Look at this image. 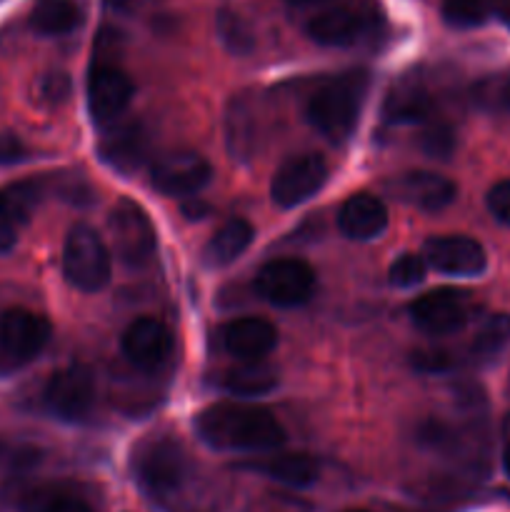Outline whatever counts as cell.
<instances>
[{
    "mask_svg": "<svg viewBox=\"0 0 510 512\" xmlns=\"http://www.w3.org/2000/svg\"><path fill=\"white\" fill-rule=\"evenodd\" d=\"M195 433L208 448L223 453H268L285 443L280 420L260 405H210L195 418Z\"/></svg>",
    "mask_w": 510,
    "mask_h": 512,
    "instance_id": "obj_1",
    "label": "cell"
},
{
    "mask_svg": "<svg viewBox=\"0 0 510 512\" xmlns=\"http://www.w3.org/2000/svg\"><path fill=\"white\" fill-rule=\"evenodd\" d=\"M133 478L148 498L173 505L195 480V463L173 435H148L133 448Z\"/></svg>",
    "mask_w": 510,
    "mask_h": 512,
    "instance_id": "obj_2",
    "label": "cell"
},
{
    "mask_svg": "<svg viewBox=\"0 0 510 512\" xmlns=\"http://www.w3.org/2000/svg\"><path fill=\"white\" fill-rule=\"evenodd\" d=\"M370 90L368 70H348L335 78H328L315 88L308 100V123L323 138L343 143L358 125L365 98Z\"/></svg>",
    "mask_w": 510,
    "mask_h": 512,
    "instance_id": "obj_3",
    "label": "cell"
},
{
    "mask_svg": "<svg viewBox=\"0 0 510 512\" xmlns=\"http://www.w3.org/2000/svg\"><path fill=\"white\" fill-rule=\"evenodd\" d=\"M63 273L83 293H98L110 280V253L103 238L88 225L70 228L63 248Z\"/></svg>",
    "mask_w": 510,
    "mask_h": 512,
    "instance_id": "obj_4",
    "label": "cell"
},
{
    "mask_svg": "<svg viewBox=\"0 0 510 512\" xmlns=\"http://www.w3.org/2000/svg\"><path fill=\"white\" fill-rule=\"evenodd\" d=\"M378 23L380 15L375 5L340 3L310 18L308 35L315 43L328 45V48H345V45H355L375 33Z\"/></svg>",
    "mask_w": 510,
    "mask_h": 512,
    "instance_id": "obj_5",
    "label": "cell"
},
{
    "mask_svg": "<svg viewBox=\"0 0 510 512\" xmlns=\"http://www.w3.org/2000/svg\"><path fill=\"white\" fill-rule=\"evenodd\" d=\"M110 235H113L115 255L130 268L145 265L155 253L158 235L148 213L135 200L120 198L110 210Z\"/></svg>",
    "mask_w": 510,
    "mask_h": 512,
    "instance_id": "obj_6",
    "label": "cell"
},
{
    "mask_svg": "<svg viewBox=\"0 0 510 512\" xmlns=\"http://www.w3.org/2000/svg\"><path fill=\"white\" fill-rule=\"evenodd\" d=\"M255 290L278 308L308 303L315 290V270L300 258H278L263 265L255 278Z\"/></svg>",
    "mask_w": 510,
    "mask_h": 512,
    "instance_id": "obj_7",
    "label": "cell"
},
{
    "mask_svg": "<svg viewBox=\"0 0 510 512\" xmlns=\"http://www.w3.org/2000/svg\"><path fill=\"white\" fill-rule=\"evenodd\" d=\"M473 313V300L465 290L438 288L420 295L410 305V320L425 335L458 333Z\"/></svg>",
    "mask_w": 510,
    "mask_h": 512,
    "instance_id": "obj_8",
    "label": "cell"
},
{
    "mask_svg": "<svg viewBox=\"0 0 510 512\" xmlns=\"http://www.w3.org/2000/svg\"><path fill=\"white\" fill-rule=\"evenodd\" d=\"M213 178L208 160L195 150H173L155 160L150 168V183L168 198H188L200 193Z\"/></svg>",
    "mask_w": 510,
    "mask_h": 512,
    "instance_id": "obj_9",
    "label": "cell"
},
{
    "mask_svg": "<svg viewBox=\"0 0 510 512\" xmlns=\"http://www.w3.org/2000/svg\"><path fill=\"white\" fill-rule=\"evenodd\" d=\"M45 408L60 420L78 423L93 410L95 403V378L85 365H68L50 375L45 385Z\"/></svg>",
    "mask_w": 510,
    "mask_h": 512,
    "instance_id": "obj_10",
    "label": "cell"
},
{
    "mask_svg": "<svg viewBox=\"0 0 510 512\" xmlns=\"http://www.w3.org/2000/svg\"><path fill=\"white\" fill-rule=\"evenodd\" d=\"M328 180V163L318 153L293 155L275 173L270 195L280 208H295L313 198Z\"/></svg>",
    "mask_w": 510,
    "mask_h": 512,
    "instance_id": "obj_11",
    "label": "cell"
},
{
    "mask_svg": "<svg viewBox=\"0 0 510 512\" xmlns=\"http://www.w3.org/2000/svg\"><path fill=\"white\" fill-rule=\"evenodd\" d=\"M133 98V83L120 68L98 63L88 78V113L98 128H108L120 118Z\"/></svg>",
    "mask_w": 510,
    "mask_h": 512,
    "instance_id": "obj_12",
    "label": "cell"
},
{
    "mask_svg": "<svg viewBox=\"0 0 510 512\" xmlns=\"http://www.w3.org/2000/svg\"><path fill=\"white\" fill-rule=\"evenodd\" d=\"M425 263L443 275L455 278H475L488 268V255L478 240L468 235H440L430 238L423 250Z\"/></svg>",
    "mask_w": 510,
    "mask_h": 512,
    "instance_id": "obj_13",
    "label": "cell"
},
{
    "mask_svg": "<svg viewBox=\"0 0 510 512\" xmlns=\"http://www.w3.org/2000/svg\"><path fill=\"white\" fill-rule=\"evenodd\" d=\"M53 328L43 315L25 308H10L0 315V350L8 358L25 363L48 345Z\"/></svg>",
    "mask_w": 510,
    "mask_h": 512,
    "instance_id": "obj_14",
    "label": "cell"
},
{
    "mask_svg": "<svg viewBox=\"0 0 510 512\" xmlns=\"http://www.w3.org/2000/svg\"><path fill=\"white\" fill-rule=\"evenodd\" d=\"M125 360L138 370H158L173 353V335L160 320L138 318L128 325L120 340Z\"/></svg>",
    "mask_w": 510,
    "mask_h": 512,
    "instance_id": "obj_15",
    "label": "cell"
},
{
    "mask_svg": "<svg viewBox=\"0 0 510 512\" xmlns=\"http://www.w3.org/2000/svg\"><path fill=\"white\" fill-rule=\"evenodd\" d=\"M98 155L110 170L130 175L145 165L150 155V135L140 123L113 125L98 143Z\"/></svg>",
    "mask_w": 510,
    "mask_h": 512,
    "instance_id": "obj_16",
    "label": "cell"
},
{
    "mask_svg": "<svg viewBox=\"0 0 510 512\" xmlns=\"http://www.w3.org/2000/svg\"><path fill=\"white\" fill-rule=\"evenodd\" d=\"M220 345L238 360H263L278 345V330L265 318L230 320L220 330Z\"/></svg>",
    "mask_w": 510,
    "mask_h": 512,
    "instance_id": "obj_17",
    "label": "cell"
},
{
    "mask_svg": "<svg viewBox=\"0 0 510 512\" xmlns=\"http://www.w3.org/2000/svg\"><path fill=\"white\" fill-rule=\"evenodd\" d=\"M393 190L403 203L425 210V213H438V210L448 208L455 200L453 180L440 173H433V170L405 173L403 178L395 180Z\"/></svg>",
    "mask_w": 510,
    "mask_h": 512,
    "instance_id": "obj_18",
    "label": "cell"
},
{
    "mask_svg": "<svg viewBox=\"0 0 510 512\" xmlns=\"http://www.w3.org/2000/svg\"><path fill=\"white\" fill-rule=\"evenodd\" d=\"M338 228L350 240H375L388 228V210L375 195H353L340 208Z\"/></svg>",
    "mask_w": 510,
    "mask_h": 512,
    "instance_id": "obj_19",
    "label": "cell"
},
{
    "mask_svg": "<svg viewBox=\"0 0 510 512\" xmlns=\"http://www.w3.org/2000/svg\"><path fill=\"white\" fill-rule=\"evenodd\" d=\"M383 113L385 120L395 125L430 123V118H433V100H430V93L423 80L415 78V75L398 80L390 88L388 98H385Z\"/></svg>",
    "mask_w": 510,
    "mask_h": 512,
    "instance_id": "obj_20",
    "label": "cell"
},
{
    "mask_svg": "<svg viewBox=\"0 0 510 512\" xmlns=\"http://www.w3.org/2000/svg\"><path fill=\"white\" fill-rule=\"evenodd\" d=\"M250 470H258L265 478L283 483L288 488H310L320 478V465L305 453H288L273 455V458L250 463Z\"/></svg>",
    "mask_w": 510,
    "mask_h": 512,
    "instance_id": "obj_21",
    "label": "cell"
},
{
    "mask_svg": "<svg viewBox=\"0 0 510 512\" xmlns=\"http://www.w3.org/2000/svg\"><path fill=\"white\" fill-rule=\"evenodd\" d=\"M255 230L248 220L233 218L218 230V233L210 238V243L205 245V263L210 268H225V265L235 263L240 255L248 250V245L253 243Z\"/></svg>",
    "mask_w": 510,
    "mask_h": 512,
    "instance_id": "obj_22",
    "label": "cell"
},
{
    "mask_svg": "<svg viewBox=\"0 0 510 512\" xmlns=\"http://www.w3.org/2000/svg\"><path fill=\"white\" fill-rule=\"evenodd\" d=\"M83 23L80 0H38L30 13V28L40 35H68Z\"/></svg>",
    "mask_w": 510,
    "mask_h": 512,
    "instance_id": "obj_23",
    "label": "cell"
},
{
    "mask_svg": "<svg viewBox=\"0 0 510 512\" xmlns=\"http://www.w3.org/2000/svg\"><path fill=\"white\" fill-rule=\"evenodd\" d=\"M278 385V375L273 368L263 365L260 360H245V365L230 368L220 375V388L240 398H255L265 395Z\"/></svg>",
    "mask_w": 510,
    "mask_h": 512,
    "instance_id": "obj_24",
    "label": "cell"
},
{
    "mask_svg": "<svg viewBox=\"0 0 510 512\" xmlns=\"http://www.w3.org/2000/svg\"><path fill=\"white\" fill-rule=\"evenodd\" d=\"M43 195L45 188L40 180H18V183H10L8 188L0 190V200H3L10 218L15 220V225L28 223L30 215L35 213V208L43 200Z\"/></svg>",
    "mask_w": 510,
    "mask_h": 512,
    "instance_id": "obj_25",
    "label": "cell"
},
{
    "mask_svg": "<svg viewBox=\"0 0 510 512\" xmlns=\"http://www.w3.org/2000/svg\"><path fill=\"white\" fill-rule=\"evenodd\" d=\"M510 340V318L505 313H493L483 320L473 340V350L483 358L500 353Z\"/></svg>",
    "mask_w": 510,
    "mask_h": 512,
    "instance_id": "obj_26",
    "label": "cell"
},
{
    "mask_svg": "<svg viewBox=\"0 0 510 512\" xmlns=\"http://www.w3.org/2000/svg\"><path fill=\"white\" fill-rule=\"evenodd\" d=\"M23 512H93L85 500L60 490H38L23 500Z\"/></svg>",
    "mask_w": 510,
    "mask_h": 512,
    "instance_id": "obj_27",
    "label": "cell"
},
{
    "mask_svg": "<svg viewBox=\"0 0 510 512\" xmlns=\"http://www.w3.org/2000/svg\"><path fill=\"white\" fill-rule=\"evenodd\" d=\"M488 15L485 0H443V18L453 28H475Z\"/></svg>",
    "mask_w": 510,
    "mask_h": 512,
    "instance_id": "obj_28",
    "label": "cell"
},
{
    "mask_svg": "<svg viewBox=\"0 0 510 512\" xmlns=\"http://www.w3.org/2000/svg\"><path fill=\"white\" fill-rule=\"evenodd\" d=\"M425 263L423 255H413V253H405L390 265V283L398 285V288H415L425 280Z\"/></svg>",
    "mask_w": 510,
    "mask_h": 512,
    "instance_id": "obj_29",
    "label": "cell"
},
{
    "mask_svg": "<svg viewBox=\"0 0 510 512\" xmlns=\"http://www.w3.org/2000/svg\"><path fill=\"white\" fill-rule=\"evenodd\" d=\"M420 145H423L425 153L433 155V158H448V155L453 153V145H455L453 130H450L445 123H428Z\"/></svg>",
    "mask_w": 510,
    "mask_h": 512,
    "instance_id": "obj_30",
    "label": "cell"
},
{
    "mask_svg": "<svg viewBox=\"0 0 510 512\" xmlns=\"http://www.w3.org/2000/svg\"><path fill=\"white\" fill-rule=\"evenodd\" d=\"M220 35H223L228 48L235 50V53H243V50L250 48V33L245 30V25L240 23V18H235V15L230 13L220 15Z\"/></svg>",
    "mask_w": 510,
    "mask_h": 512,
    "instance_id": "obj_31",
    "label": "cell"
},
{
    "mask_svg": "<svg viewBox=\"0 0 510 512\" xmlns=\"http://www.w3.org/2000/svg\"><path fill=\"white\" fill-rule=\"evenodd\" d=\"M485 203H488L490 215H493L498 223L510 225V178L495 183L493 188L488 190V198H485Z\"/></svg>",
    "mask_w": 510,
    "mask_h": 512,
    "instance_id": "obj_32",
    "label": "cell"
},
{
    "mask_svg": "<svg viewBox=\"0 0 510 512\" xmlns=\"http://www.w3.org/2000/svg\"><path fill=\"white\" fill-rule=\"evenodd\" d=\"M70 83L63 73H50L40 80V98L50 100V103H60L68 98Z\"/></svg>",
    "mask_w": 510,
    "mask_h": 512,
    "instance_id": "obj_33",
    "label": "cell"
},
{
    "mask_svg": "<svg viewBox=\"0 0 510 512\" xmlns=\"http://www.w3.org/2000/svg\"><path fill=\"white\" fill-rule=\"evenodd\" d=\"M28 158V150L20 143V138L10 133H0V165L23 163Z\"/></svg>",
    "mask_w": 510,
    "mask_h": 512,
    "instance_id": "obj_34",
    "label": "cell"
},
{
    "mask_svg": "<svg viewBox=\"0 0 510 512\" xmlns=\"http://www.w3.org/2000/svg\"><path fill=\"white\" fill-rule=\"evenodd\" d=\"M15 240H18V225L10 218V213L5 210L3 200H0V255L13 250Z\"/></svg>",
    "mask_w": 510,
    "mask_h": 512,
    "instance_id": "obj_35",
    "label": "cell"
},
{
    "mask_svg": "<svg viewBox=\"0 0 510 512\" xmlns=\"http://www.w3.org/2000/svg\"><path fill=\"white\" fill-rule=\"evenodd\" d=\"M413 365L418 370H425V373H440V370L448 368L450 360L440 350H428V353H415Z\"/></svg>",
    "mask_w": 510,
    "mask_h": 512,
    "instance_id": "obj_36",
    "label": "cell"
},
{
    "mask_svg": "<svg viewBox=\"0 0 510 512\" xmlns=\"http://www.w3.org/2000/svg\"><path fill=\"white\" fill-rule=\"evenodd\" d=\"M143 3L145 0H108L110 8H115V10H135V8H140Z\"/></svg>",
    "mask_w": 510,
    "mask_h": 512,
    "instance_id": "obj_37",
    "label": "cell"
},
{
    "mask_svg": "<svg viewBox=\"0 0 510 512\" xmlns=\"http://www.w3.org/2000/svg\"><path fill=\"white\" fill-rule=\"evenodd\" d=\"M498 98L503 100V105H508V108H510V78L505 80L503 85H500V90H498Z\"/></svg>",
    "mask_w": 510,
    "mask_h": 512,
    "instance_id": "obj_38",
    "label": "cell"
},
{
    "mask_svg": "<svg viewBox=\"0 0 510 512\" xmlns=\"http://www.w3.org/2000/svg\"><path fill=\"white\" fill-rule=\"evenodd\" d=\"M290 5H298V8H305V5H315V3H323V0H288Z\"/></svg>",
    "mask_w": 510,
    "mask_h": 512,
    "instance_id": "obj_39",
    "label": "cell"
},
{
    "mask_svg": "<svg viewBox=\"0 0 510 512\" xmlns=\"http://www.w3.org/2000/svg\"><path fill=\"white\" fill-rule=\"evenodd\" d=\"M503 468H505V473H508V478H510V445L505 448V453H503Z\"/></svg>",
    "mask_w": 510,
    "mask_h": 512,
    "instance_id": "obj_40",
    "label": "cell"
},
{
    "mask_svg": "<svg viewBox=\"0 0 510 512\" xmlns=\"http://www.w3.org/2000/svg\"><path fill=\"white\" fill-rule=\"evenodd\" d=\"M345 512H368V510H345Z\"/></svg>",
    "mask_w": 510,
    "mask_h": 512,
    "instance_id": "obj_41",
    "label": "cell"
},
{
    "mask_svg": "<svg viewBox=\"0 0 510 512\" xmlns=\"http://www.w3.org/2000/svg\"><path fill=\"white\" fill-rule=\"evenodd\" d=\"M0 455H3V443H0Z\"/></svg>",
    "mask_w": 510,
    "mask_h": 512,
    "instance_id": "obj_42",
    "label": "cell"
}]
</instances>
